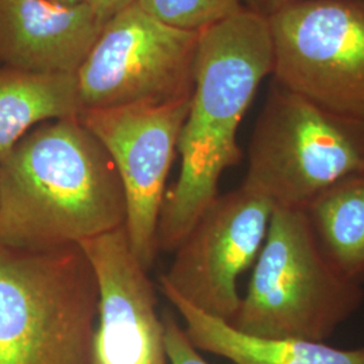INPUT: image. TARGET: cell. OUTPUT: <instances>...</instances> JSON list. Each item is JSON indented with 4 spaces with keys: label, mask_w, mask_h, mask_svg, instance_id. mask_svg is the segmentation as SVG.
I'll list each match as a JSON object with an SVG mask.
<instances>
[{
    "label": "cell",
    "mask_w": 364,
    "mask_h": 364,
    "mask_svg": "<svg viewBox=\"0 0 364 364\" xmlns=\"http://www.w3.org/2000/svg\"><path fill=\"white\" fill-rule=\"evenodd\" d=\"M80 247L99 287L91 364H169L156 290L132 252L126 228L85 240Z\"/></svg>",
    "instance_id": "cell-10"
},
{
    "label": "cell",
    "mask_w": 364,
    "mask_h": 364,
    "mask_svg": "<svg viewBox=\"0 0 364 364\" xmlns=\"http://www.w3.org/2000/svg\"><path fill=\"white\" fill-rule=\"evenodd\" d=\"M99 287L80 246L0 245V364H91Z\"/></svg>",
    "instance_id": "cell-3"
},
{
    "label": "cell",
    "mask_w": 364,
    "mask_h": 364,
    "mask_svg": "<svg viewBox=\"0 0 364 364\" xmlns=\"http://www.w3.org/2000/svg\"><path fill=\"white\" fill-rule=\"evenodd\" d=\"M103 26L88 1L0 0V65L77 75Z\"/></svg>",
    "instance_id": "cell-11"
},
{
    "label": "cell",
    "mask_w": 364,
    "mask_h": 364,
    "mask_svg": "<svg viewBox=\"0 0 364 364\" xmlns=\"http://www.w3.org/2000/svg\"><path fill=\"white\" fill-rule=\"evenodd\" d=\"M359 1H360V3H362V4L364 6V0H359Z\"/></svg>",
    "instance_id": "cell-20"
},
{
    "label": "cell",
    "mask_w": 364,
    "mask_h": 364,
    "mask_svg": "<svg viewBox=\"0 0 364 364\" xmlns=\"http://www.w3.org/2000/svg\"><path fill=\"white\" fill-rule=\"evenodd\" d=\"M299 0H240L242 7L263 18H270L274 14L284 10L287 6Z\"/></svg>",
    "instance_id": "cell-17"
},
{
    "label": "cell",
    "mask_w": 364,
    "mask_h": 364,
    "mask_svg": "<svg viewBox=\"0 0 364 364\" xmlns=\"http://www.w3.org/2000/svg\"><path fill=\"white\" fill-rule=\"evenodd\" d=\"M115 165L78 117L30 131L0 164V245L52 251L126 224Z\"/></svg>",
    "instance_id": "cell-1"
},
{
    "label": "cell",
    "mask_w": 364,
    "mask_h": 364,
    "mask_svg": "<svg viewBox=\"0 0 364 364\" xmlns=\"http://www.w3.org/2000/svg\"><path fill=\"white\" fill-rule=\"evenodd\" d=\"M273 80L331 112L364 123V6L299 0L267 18Z\"/></svg>",
    "instance_id": "cell-7"
},
{
    "label": "cell",
    "mask_w": 364,
    "mask_h": 364,
    "mask_svg": "<svg viewBox=\"0 0 364 364\" xmlns=\"http://www.w3.org/2000/svg\"><path fill=\"white\" fill-rule=\"evenodd\" d=\"M135 1L136 0H91L90 3L99 15V18L102 19V22L105 23L111 16H114L120 10L126 9Z\"/></svg>",
    "instance_id": "cell-18"
},
{
    "label": "cell",
    "mask_w": 364,
    "mask_h": 364,
    "mask_svg": "<svg viewBox=\"0 0 364 364\" xmlns=\"http://www.w3.org/2000/svg\"><path fill=\"white\" fill-rule=\"evenodd\" d=\"M82 109L76 73L0 66V164L39 124L78 117Z\"/></svg>",
    "instance_id": "cell-13"
},
{
    "label": "cell",
    "mask_w": 364,
    "mask_h": 364,
    "mask_svg": "<svg viewBox=\"0 0 364 364\" xmlns=\"http://www.w3.org/2000/svg\"><path fill=\"white\" fill-rule=\"evenodd\" d=\"M146 13L170 26L201 31L242 10L240 0H136Z\"/></svg>",
    "instance_id": "cell-15"
},
{
    "label": "cell",
    "mask_w": 364,
    "mask_h": 364,
    "mask_svg": "<svg viewBox=\"0 0 364 364\" xmlns=\"http://www.w3.org/2000/svg\"><path fill=\"white\" fill-rule=\"evenodd\" d=\"M273 205L242 185L219 195L174 250L159 282L197 309L231 323L240 306L237 284L259 255Z\"/></svg>",
    "instance_id": "cell-9"
},
{
    "label": "cell",
    "mask_w": 364,
    "mask_h": 364,
    "mask_svg": "<svg viewBox=\"0 0 364 364\" xmlns=\"http://www.w3.org/2000/svg\"><path fill=\"white\" fill-rule=\"evenodd\" d=\"M364 173V123L272 81L248 146L242 186L273 209L305 208L333 183Z\"/></svg>",
    "instance_id": "cell-5"
},
{
    "label": "cell",
    "mask_w": 364,
    "mask_h": 364,
    "mask_svg": "<svg viewBox=\"0 0 364 364\" xmlns=\"http://www.w3.org/2000/svg\"><path fill=\"white\" fill-rule=\"evenodd\" d=\"M273 68L267 18L242 9L200 31L195 87L177 146L181 169L158 223L159 252H174L219 196L224 171L240 162L237 131Z\"/></svg>",
    "instance_id": "cell-2"
},
{
    "label": "cell",
    "mask_w": 364,
    "mask_h": 364,
    "mask_svg": "<svg viewBox=\"0 0 364 364\" xmlns=\"http://www.w3.org/2000/svg\"><path fill=\"white\" fill-rule=\"evenodd\" d=\"M191 97L88 108L78 115L115 165L126 197L124 228L134 255L147 272L159 254L158 223Z\"/></svg>",
    "instance_id": "cell-8"
},
{
    "label": "cell",
    "mask_w": 364,
    "mask_h": 364,
    "mask_svg": "<svg viewBox=\"0 0 364 364\" xmlns=\"http://www.w3.org/2000/svg\"><path fill=\"white\" fill-rule=\"evenodd\" d=\"M162 320L165 326V347L169 364H209L186 336L183 326L178 324L176 317L165 313Z\"/></svg>",
    "instance_id": "cell-16"
},
{
    "label": "cell",
    "mask_w": 364,
    "mask_h": 364,
    "mask_svg": "<svg viewBox=\"0 0 364 364\" xmlns=\"http://www.w3.org/2000/svg\"><path fill=\"white\" fill-rule=\"evenodd\" d=\"M362 285L326 260L305 210L274 209L231 326L259 338L324 341L362 306Z\"/></svg>",
    "instance_id": "cell-4"
},
{
    "label": "cell",
    "mask_w": 364,
    "mask_h": 364,
    "mask_svg": "<svg viewBox=\"0 0 364 364\" xmlns=\"http://www.w3.org/2000/svg\"><path fill=\"white\" fill-rule=\"evenodd\" d=\"M326 260L344 278L364 282V173L333 183L305 208Z\"/></svg>",
    "instance_id": "cell-14"
},
{
    "label": "cell",
    "mask_w": 364,
    "mask_h": 364,
    "mask_svg": "<svg viewBox=\"0 0 364 364\" xmlns=\"http://www.w3.org/2000/svg\"><path fill=\"white\" fill-rule=\"evenodd\" d=\"M58 1H64V3H84V1H91V0H58Z\"/></svg>",
    "instance_id": "cell-19"
},
{
    "label": "cell",
    "mask_w": 364,
    "mask_h": 364,
    "mask_svg": "<svg viewBox=\"0 0 364 364\" xmlns=\"http://www.w3.org/2000/svg\"><path fill=\"white\" fill-rule=\"evenodd\" d=\"M198 38L200 31L170 26L136 1L120 10L78 69L84 109L191 97Z\"/></svg>",
    "instance_id": "cell-6"
},
{
    "label": "cell",
    "mask_w": 364,
    "mask_h": 364,
    "mask_svg": "<svg viewBox=\"0 0 364 364\" xmlns=\"http://www.w3.org/2000/svg\"><path fill=\"white\" fill-rule=\"evenodd\" d=\"M159 285L181 316L183 331L198 351L218 355L234 364H364V348L341 350L324 341L243 333L230 323L197 309L168 285Z\"/></svg>",
    "instance_id": "cell-12"
}]
</instances>
